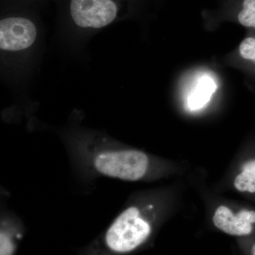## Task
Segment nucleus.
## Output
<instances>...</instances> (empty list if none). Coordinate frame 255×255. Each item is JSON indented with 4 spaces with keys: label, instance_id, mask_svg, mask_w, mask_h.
<instances>
[{
    "label": "nucleus",
    "instance_id": "obj_1",
    "mask_svg": "<svg viewBox=\"0 0 255 255\" xmlns=\"http://www.w3.org/2000/svg\"><path fill=\"white\" fill-rule=\"evenodd\" d=\"M65 140L74 157L95 175L135 182L150 167L145 152L119 146L103 132L75 129L65 135Z\"/></svg>",
    "mask_w": 255,
    "mask_h": 255
},
{
    "label": "nucleus",
    "instance_id": "obj_2",
    "mask_svg": "<svg viewBox=\"0 0 255 255\" xmlns=\"http://www.w3.org/2000/svg\"><path fill=\"white\" fill-rule=\"evenodd\" d=\"M152 233L150 221L137 206L122 211L102 235L95 248L94 255H127L148 241Z\"/></svg>",
    "mask_w": 255,
    "mask_h": 255
},
{
    "label": "nucleus",
    "instance_id": "obj_3",
    "mask_svg": "<svg viewBox=\"0 0 255 255\" xmlns=\"http://www.w3.org/2000/svg\"><path fill=\"white\" fill-rule=\"evenodd\" d=\"M36 23L26 16H8L0 21L1 68L9 73L23 70L39 43ZM13 74V73H12Z\"/></svg>",
    "mask_w": 255,
    "mask_h": 255
},
{
    "label": "nucleus",
    "instance_id": "obj_4",
    "mask_svg": "<svg viewBox=\"0 0 255 255\" xmlns=\"http://www.w3.org/2000/svg\"><path fill=\"white\" fill-rule=\"evenodd\" d=\"M131 6L132 0H70L69 13L75 28L90 33L125 18Z\"/></svg>",
    "mask_w": 255,
    "mask_h": 255
},
{
    "label": "nucleus",
    "instance_id": "obj_5",
    "mask_svg": "<svg viewBox=\"0 0 255 255\" xmlns=\"http://www.w3.org/2000/svg\"><path fill=\"white\" fill-rule=\"evenodd\" d=\"M213 222L218 229L226 234L246 237L254 233L255 211L242 210L234 214L227 206H221L215 212Z\"/></svg>",
    "mask_w": 255,
    "mask_h": 255
},
{
    "label": "nucleus",
    "instance_id": "obj_6",
    "mask_svg": "<svg viewBox=\"0 0 255 255\" xmlns=\"http://www.w3.org/2000/svg\"><path fill=\"white\" fill-rule=\"evenodd\" d=\"M217 83L211 75L203 73L196 78L187 97V106L191 111L201 110L207 105L217 90Z\"/></svg>",
    "mask_w": 255,
    "mask_h": 255
},
{
    "label": "nucleus",
    "instance_id": "obj_7",
    "mask_svg": "<svg viewBox=\"0 0 255 255\" xmlns=\"http://www.w3.org/2000/svg\"><path fill=\"white\" fill-rule=\"evenodd\" d=\"M21 231L18 223L4 219L1 224V255H14Z\"/></svg>",
    "mask_w": 255,
    "mask_h": 255
},
{
    "label": "nucleus",
    "instance_id": "obj_8",
    "mask_svg": "<svg viewBox=\"0 0 255 255\" xmlns=\"http://www.w3.org/2000/svg\"><path fill=\"white\" fill-rule=\"evenodd\" d=\"M233 16L241 26L255 30V0H238L233 3Z\"/></svg>",
    "mask_w": 255,
    "mask_h": 255
},
{
    "label": "nucleus",
    "instance_id": "obj_9",
    "mask_svg": "<svg viewBox=\"0 0 255 255\" xmlns=\"http://www.w3.org/2000/svg\"><path fill=\"white\" fill-rule=\"evenodd\" d=\"M234 187L240 192L255 193V159L244 164L235 178Z\"/></svg>",
    "mask_w": 255,
    "mask_h": 255
},
{
    "label": "nucleus",
    "instance_id": "obj_10",
    "mask_svg": "<svg viewBox=\"0 0 255 255\" xmlns=\"http://www.w3.org/2000/svg\"><path fill=\"white\" fill-rule=\"evenodd\" d=\"M238 53L243 60L255 66V36L245 38L240 44Z\"/></svg>",
    "mask_w": 255,
    "mask_h": 255
},
{
    "label": "nucleus",
    "instance_id": "obj_11",
    "mask_svg": "<svg viewBox=\"0 0 255 255\" xmlns=\"http://www.w3.org/2000/svg\"><path fill=\"white\" fill-rule=\"evenodd\" d=\"M248 251H249L250 255H255V241L251 243Z\"/></svg>",
    "mask_w": 255,
    "mask_h": 255
}]
</instances>
